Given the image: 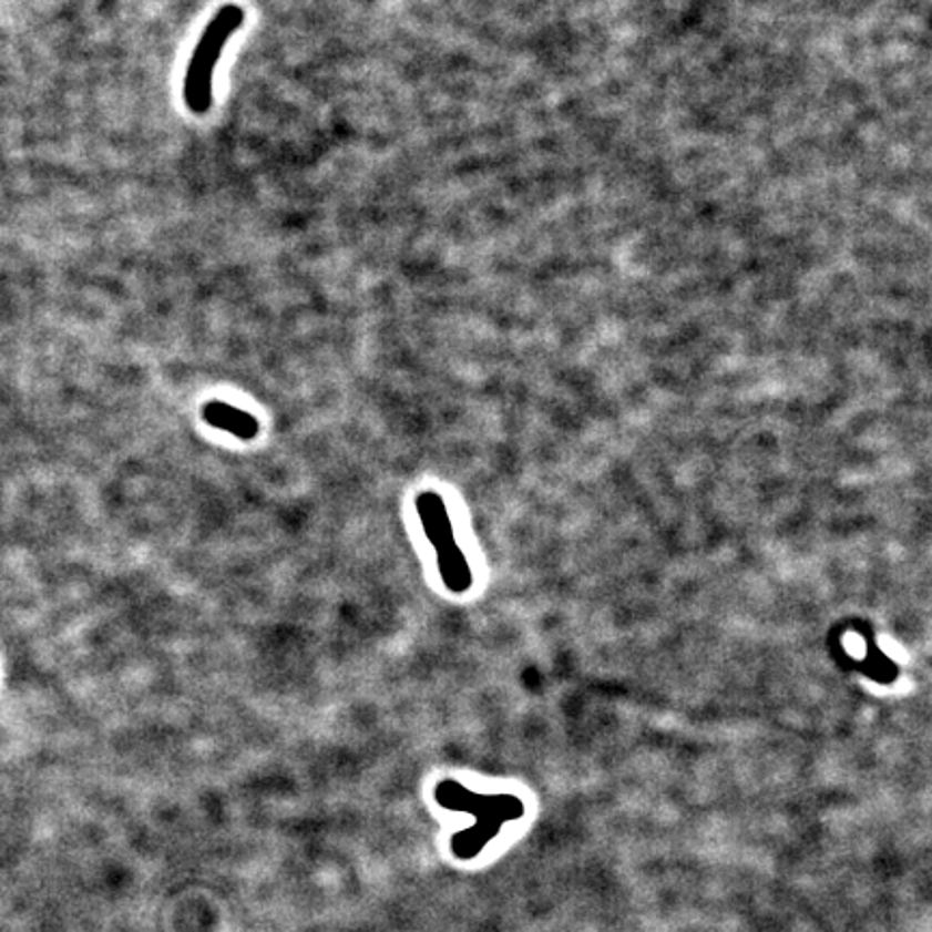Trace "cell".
Wrapping results in <instances>:
<instances>
[{
	"instance_id": "1",
	"label": "cell",
	"mask_w": 932,
	"mask_h": 932,
	"mask_svg": "<svg viewBox=\"0 0 932 932\" xmlns=\"http://www.w3.org/2000/svg\"><path fill=\"white\" fill-rule=\"evenodd\" d=\"M244 9L240 4H225L216 11L203 31L202 40L188 61L184 74V102L195 115H205L214 102V72L218 59L232 40V35L244 24Z\"/></svg>"
},
{
	"instance_id": "2",
	"label": "cell",
	"mask_w": 932,
	"mask_h": 932,
	"mask_svg": "<svg viewBox=\"0 0 932 932\" xmlns=\"http://www.w3.org/2000/svg\"><path fill=\"white\" fill-rule=\"evenodd\" d=\"M417 512L428 540L439 553V567L447 587L451 592H464L471 585V570L453 540L451 521L447 516L445 503L437 492H421L417 496Z\"/></svg>"
},
{
	"instance_id": "3",
	"label": "cell",
	"mask_w": 932,
	"mask_h": 932,
	"mask_svg": "<svg viewBox=\"0 0 932 932\" xmlns=\"http://www.w3.org/2000/svg\"><path fill=\"white\" fill-rule=\"evenodd\" d=\"M203 421L216 430L229 432L236 439L253 441L259 434V421L236 406L225 402H207L202 408Z\"/></svg>"
}]
</instances>
